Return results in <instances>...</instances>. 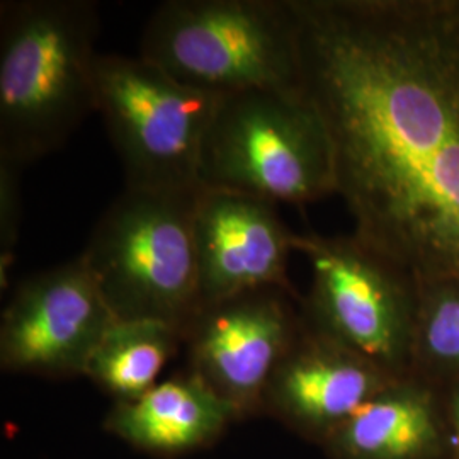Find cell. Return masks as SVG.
<instances>
[{"label":"cell","instance_id":"cell-1","mask_svg":"<svg viewBox=\"0 0 459 459\" xmlns=\"http://www.w3.org/2000/svg\"><path fill=\"white\" fill-rule=\"evenodd\" d=\"M290 2L352 235L415 282L459 279V0Z\"/></svg>","mask_w":459,"mask_h":459},{"label":"cell","instance_id":"cell-2","mask_svg":"<svg viewBox=\"0 0 459 459\" xmlns=\"http://www.w3.org/2000/svg\"><path fill=\"white\" fill-rule=\"evenodd\" d=\"M99 33L92 0L0 4V159L33 164L98 113Z\"/></svg>","mask_w":459,"mask_h":459},{"label":"cell","instance_id":"cell-3","mask_svg":"<svg viewBox=\"0 0 459 459\" xmlns=\"http://www.w3.org/2000/svg\"><path fill=\"white\" fill-rule=\"evenodd\" d=\"M138 55L220 98L301 89L290 0H167L148 17Z\"/></svg>","mask_w":459,"mask_h":459},{"label":"cell","instance_id":"cell-4","mask_svg":"<svg viewBox=\"0 0 459 459\" xmlns=\"http://www.w3.org/2000/svg\"><path fill=\"white\" fill-rule=\"evenodd\" d=\"M197 184L274 204H308L335 195L322 116L301 89L223 96L203 142Z\"/></svg>","mask_w":459,"mask_h":459},{"label":"cell","instance_id":"cell-5","mask_svg":"<svg viewBox=\"0 0 459 459\" xmlns=\"http://www.w3.org/2000/svg\"><path fill=\"white\" fill-rule=\"evenodd\" d=\"M197 189H133L100 216L81 257L116 320L186 327L199 308Z\"/></svg>","mask_w":459,"mask_h":459},{"label":"cell","instance_id":"cell-6","mask_svg":"<svg viewBox=\"0 0 459 459\" xmlns=\"http://www.w3.org/2000/svg\"><path fill=\"white\" fill-rule=\"evenodd\" d=\"M220 96L170 77L140 55H100L96 109L125 169L126 187H199L201 148Z\"/></svg>","mask_w":459,"mask_h":459},{"label":"cell","instance_id":"cell-7","mask_svg":"<svg viewBox=\"0 0 459 459\" xmlns=\"http://www.w3.org/2000/svg\"><path fill=\"white\" fill-rule=\"evenodd\" d=\"M293 246L312 267L305 322L390 375H411L419 284L352 233H296Z\"/></svg>","mask_w":459,"mask_h":459},{"label":"cell","instance_id":"cell-8","mask_svg":"<svg viewBox=\"0 0 459 459\" xmlns=\"http://www.w3.org/2000/svg\"><path fill=\"white\" fill-rule=\"evenodd\" d=\"M301 299L284 290L247 291L201 305L182 328L187 369L237 417L264 411V394L301 328Z\"/></svg>","mask_w":459,"mask_h":459},{"label":"cell","instance_id":"cell-9","mask_svg":"<svg viewBox=\"0 0 459 459\" xmlns=\"http://www.w3.org/2000/svg\"><path fill=\"white\" fill-rule=\"evenodd\" d=\"M115 322L79 255L17 284L0 318V366L30 377H83Z\"/></svg>","mask_w":459,"mask_h":459},{"label":"cell","instance_id":"cell-10","mask_svg":"<svg viewBox=\"0 0 459 459\" xmlns=\"http://www.w3.org/2000/svg\"><path fill=\"white\" fill-rule=\"evenodd\" d=\"M195 246L199 307L276 288L296 295L288 276L296 231L288 229L278 204L225 189H197Z\"/></svg>","mask_w":459,"mask_h":459},{"label":"cell","instance_id":"cell-11","mask_svg":"<svg viewBox=\"0 0 459 459\" xmlns=\"http://www.w3.org/2000/svg\"><path fill=\"white\" fill-rule=\"evenodd\" d=\"M394 379L398 377L310 327L303 318L293 344L267 383L264 411L322 446Z\"/></svg>","mask_w":459,"mask_h":459},{"label":"cell","instance_id":"cell-12","mask_svg":"<svg viewBox=\"0 0 459 459\" xmlns=\"http://www.w3.org/2000/svg\"><path fill=\"white\" fill-rule=\"evenodd\" d=\"M328 459H447L444 394L420 377H398L322 444Z\"/></svg>","mask_w":459,"mask_h":459},{"label":"cell","instance_id":"cell-13","mask_svg":"<svg viewBox=\"0 0 459 459\" xmlns=\"http://www.w3.org/2000/svg\"><path fill=\"white\" fill-rule=\"evenodd\" d=\"M237 419L229 403L186 368L134 400L116 402L104 429L143 453L170 458L212 446Z\"/></svg>","mask_w":459,"mask_h":459},{"label":"cell","instance_id":"cell-14","mask_svg":"<svg viewBox=\"0 0 459 459\" xmlns=\"http://www.w3.org/2000/svg\"><path fill=\"white\" fill-rule=\"evenodd\" d=\"M182 347V332L159 320H116L87 362L85 375L116 402L152 390Z\"/></svg>","mask_w":459,"mask_h":459},{"label":"cell","instance_id":"cell-15","mask_svg":"<svg viewBox=\"0 0 459 459\" xmlns=\"http://www.w3.org/2000/svg\"><path fill=\"white\" fill-rule=\"evenodd\" d=\"M417 284L411 375L446 392L459 383V279Z\"/></svg>","mask_w":459,"mask_h":459},{"label":"cell","instance_id":"cell-16","mask_svg":"<svg viewBox=\"0 0 459 459\" xmlns=\"http://www.w3.org/2000/svg\"><path fill=\"white\" fill-rule=\"evenodd\" d=\"M21 165L0 159V284L5 290L21 231Z\"/></svg>","mask_w":459,"mask_h":459},{"label":"cell","instance_id":"cell-17","mask_svg":"<svg viewBox=\"0 0 459 459\" xmlns=\"http://www.w3.org/2000/svg\"><path fill=\"white\" fill-rule=\"evenodd\" d=\"M443 394L449 441L447 459H459V383L447 388Z\"/></svg>","mask_w":459,"mask_h":459}]
</instances>
